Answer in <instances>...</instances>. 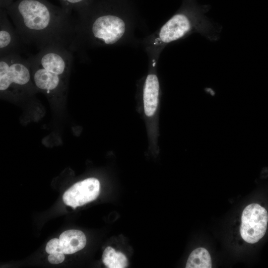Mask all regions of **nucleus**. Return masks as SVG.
Instances as JSON below:
<instances>
[{
  "instance_id": "1",
  "label": "nucleus",
  "mask_w": 268,
  "mask_h": 268,
  "mask_svg": "<svg viewBox=\"0 0 268 268\" xmlns=\"http://www.w3.org/2000/svg\"><path fill=\"white\" fill-rule=\"evenodd\" d=\"M5 9L26 45L39 51L50 46L70 51L76 21L63 7L47 0H16Z\"/></svg>"
},
{
  "instance_id": "2",
  "label": "nucleus",
  "mask_w": 268,
  "mask_h": 268,
  "mask_svg": "<svg viewBox=\"0 0 268 268\" xmlns=\"http://www.w3.org/2000/svg\"><path fill=\"white\" fill-rule=\"evenodd\" d=\"M73 53L60 46H50L27 60L36 86L47 94L63 89L73 61Z\"/></svg>"
},
{
  "instance_id": "3",
  "label": "nucleus",
  "mask_w": 268,
  "mask_h": 268,
  "mask_svg": "<svg viewBox=\"0 0 268 268\" xmlns=\"http://www.w3.org/2000/svg\"><path fill=\"white\" fill-rule=\"evenodd\" d=\"M211 27L209 21H202L185 13H178L160 28L153 45L160 49L193 32L205 34L210 30Z\"/></svg>"
},
{
  "instance_id": "4",
  "label": "nucleus",
  "mask_w": 268,
  "mask_h": 268,
  "mask_svg": "<svg viewBox=\"0 0 268 268\" xmlns=\"http://www.w3.org/2000/svg\"><path fill=\"white\" fill-rule=\"evenodd\" d=\"M31 69L27 59L20 54H11L0 58V90L26 87L30 83Z\"/></svg>"
},
{
  "instance_id": "5",
  "label": "nucleus",
  "mask_w": 268,
  "mask_h": 268,
  "mask_svg": "<svg viewBox=\"0 0 268 268\" xmlns=\"http://www.w3.org/2000/svg\"><path fill=\"white\" fill-rule=\"evenodd\" d=\"M268 222L267 210L258 203H251L244 208L241 217L240 234L247 243L258 242L266 233Z\"/></svg>"
},
{
  "instance_id": "6",
  "label": "nucleus",
  "mask_w": 268,
  "mask_h": 268,
  "mask_svg": "<svg viewBox=\"0 0 268 268\" xmlns=\"http://www.w3.org/2000/svg\"><path fill=\"white\" fill-rule=\"evenodd\" d=\"M100 183L95 178H89L74 184L63 195L64 203L75 208L95 200L99 195Z\"/></svg>"
},
{
  "instance_id": "7",
  "label": "nucleus",
  "mask_w": 268,
  "mask_h": 268,
  "mask_svg": "<svg viewBox=\"0 0 268 268\" xmlns=\"http://www.w3.org/2000/svg\"><path fill=\"white\" fill-rule=\"evenodd\" d=\"M5 9L0 10V58L11 54H20L26 46L15 27L8 20Z\"/></svg>"
},
{
  "instance_id": "8",
  "label": "nucleus",
  "mask_w": 268,
  "mask_h": 268,
  "mask_svg": "<svg viewBox=\"0 0 268 268\" xmlns=\"http://www.w3.org/2000/svg\"><path fill=\"white\" fill-rule=\"evenodd\" d=\"M85 234L78 230H68L63 232L59 238H53L47 244L46 251L48 254L62 253L71 254L82 249L86 245Z\"/></svg>"
},
{
  "instance_id": "9",
  "label": "nucleus",
  "mask_w": 268,
  "mask_h": 268,
  "mask_svg": "<svg viewBox=\"0 0 268 268\" xmlns=\"http://www.w3.org/2000/svg\"><path fill=\"white\" fill-rule=\"evenodd\" d=\"M159 91V81L154 74H149L145 79L143 100L144 112L146 116H151L156 111Z\"/></svg>"
},
{
  "instance_id": "10",
  "label": "nucleus",
  "mask_w": 268,
  "mask_h": 268,
  "mask_svg": "<svg viewBox=\"0 0 268 268\" xmlns=\"http://www.w3.org/2000/svg\"><path fill=\"white\" fill-rule=\"evenodd\" d=\"M211 259L208 251L200 247L193 250L187 261L186 268H211Z\"/></svg>"
},
{
  "instance_id": "11",
  "label": "nucleus",
  "mask_w": 268,
  "mask_h": 268,
  "mask_svg": "<svg viewBox=\"0 0 268 268\" xmlns=\"http://www.w3.org/2000/svg\"><path fill=\"white\" fill-rule=\"evenodd\" d=\"M102 261L108 268H125L128 266L126 256L121 252H116L111 247H107L103 252Z\"/></svg>"
},
{
  "instance_id": "12",
  "label": "nucleus",
  "mask_w": 268,
  "mask_h": 268,
  "mask_svg": "<svg viewBox=\"0 0 268 268\" xmlns=\"http://www.w3.org/2000/svg\"><path fill=\"white\" fill-rule=\"evenodd\" d=\"M94 0H60L62 7L69 13H71L72 11L77 14L88 7Z\"/></svg>"
},
{
  "instance_id": "13",
  "label": "nucleus",
  "mask_w": 268,
  "mask_h": 268,
  "mask_svg": "<svg viewBox=\"0 0 268 268\" xmlns=\"http://www.w3.org/2000/svg\"><path fill=\"white\" fill-rule=\"evenodd\" d=\"M48 259L52 264H58L62 263L65 260L64 254L62 253H54L50 254Z\"/></svg>"
},
{
  "instance_id": "14",
  "label": "nucleus",
  "mask_w": 268,
  "mask_h": 268,
  "mask_svg": "<svg viewBox=\"0 0 268 268\" xmlns=\"http://www.w3.org/2000/svg\"><path fill=\"white\" fill-rule=\"evenodd\" d=\"M13 2V0H0V8L5 9Z\"/></svg>"
}]
</instances>
